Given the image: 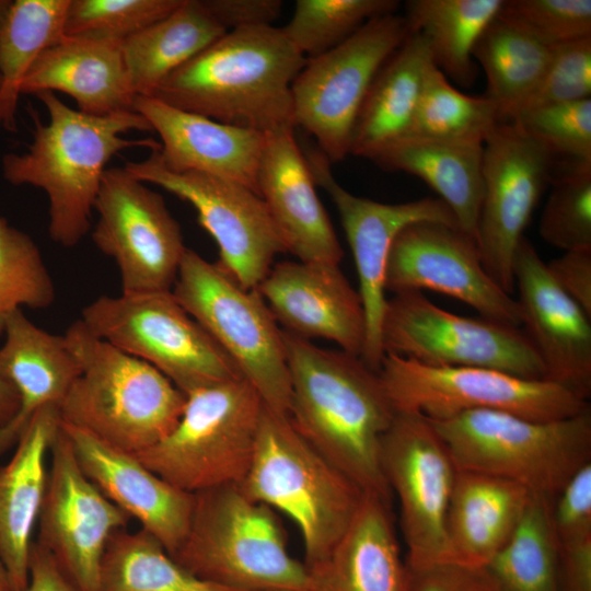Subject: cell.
<instances>
[{
  "label": "cell",
  "mask_w": 591,
  "mask_h": 591,
  "mask_svg": "<svg viewBox=\"0 0 591 591\" xmlns=\"http://www.w3.org/2000/svg\"><path fill=\"white\" fill-rule=\"evenodd\" d=\"M294 429L364 494L392 502L381 442L395 410L379 371L361 357L282 331Z\"/></svg>",
  "instance_id": "cell-1"
},
{
  "label": "cell",
  "mask_w": 591,
  "mask_h": 591,
  "mask_svg": "<svg viewBox=\"0 0 591 591\" xmlns=\"http://www.w3.org/2000/svg\"><path fill=\"white\" fill-rule=\"evenodd\" d=\"M45 105L44 124L32 112L33 141L24 153H7L2 174L12 185H31L45 192L49 202L48 233L63 246H76L91 230V216L106 165L130 148L159 150L151 138L128 139L131 130L152 131L135 111L91 116L73 109L54 92L35 94Z\"/></svg>",
  "instance_id": "cell-2"
},
{
  "label": "cell",
  "mask_w": 591,
  "mask_h": 591,
  "mask_svg": "<svg viewBox=\"0 0 591 591\" xmlns=\"http://www.w3.org/2000/svg\"><path fill=\"white\" fill-rule=\"evenodd\" d=\"M305 62L282 28L241 27L169 74L149 97L264 134L296 128L291 85Z\"/></svg>",
  "instance_id": "cell-3"
},
{
  "label": "cell",
  "mask_w": 591,
  "mask_h": 591,
  "mask_svg": "<svg viewBox=\"0 0 591 591\" xmlns=\"http://www.w3.org/2000/svg\"><path fill=\"white\" fill-rule=\"evenodd\" d=\"M63 337L80 372L60 405L62 424L132 454L172 431L186 395L164 374L97 337L81 320Z\"/></svg>",
  "instance_id": "cell-4"
},
{
  "label": "cell",
  "mask_w": 591,
  "mask_h": 591,
  "mask_svg": "<svg viewBox=\"0 0 591 591\" xmlns=\"http://www.w3.org/2000/svg\"><path fill=\"white\" fill-rule=\"evenodd\" d=\"M172 557L197 578L234 591H312L271 508L236 484L194 494L187 535Z\"/></svg>",
  "instance_id": "cell-5"
},
{
  "label": "cell",
  "mask_w": 591,
  "mask_h": 591,
  "mask_svg": "<svg viewBox=\"0 0 591 591\" xmlns=\"http://www.w3.org/2000/svg\"><path fill=\"white\" fill-rule=\"evenodd\" d=\"M240 487L253 500L281 510L297 523L305 566L331 553L364 495L294 429L287 415L266 405L254 456Z\"/></svg>",
  "instance_id": "cell-6"
},
{
  "label": "cell",
  "mask_w": 591,
  "mask_h": 591,
  "mask_svg": "<svg viewBox=\"0 0 591 591\" xmlns=\"http://www.w3.org/2000/svg\"><path fill=\"white\" fill-rule=\"evenodd\" d=\"M428 420L459 470L513 482L533 495L553 499L591 462L590 408L544 421L486 409Z\"/></svg>",
  "instance_id": "cell-7"
},
{
  "label": "cell",
  "mask_w": 591,
  "mask_h": 591,
  "mask_svg": "<svg viewBox=\"0 0 591 591\" xmlns=\"http://www.w3.org/2000/svg\"><path fill=\"white\" fill-rule=\"evenodd\" d=\"M264 405L244 378L198 389L186 395L172 431L135 455L188 494L240 485L254 456Z\"/></svg>",
  "instance_id": "cell-8"
},
{
  "label": "cell",
  "mask_w": 591,
  "mask_h": 591,
  "mask_svg": "<svg viewBox=\"0 0 591 591\" xmlns=\"http://www.w3.org/2000/svg\"><path fill=\"white\" fill-rule=\"evenodd\" d=\"M172 292L271 410L288 416L290 375L282 329L256 289L186 248Z\"/></svg>",
  "instance_id": "cell-9"
},
{
  "label": "cell",
  "mask_w": 591,
  "mask_h": 591,
  "mask_svg": "<svg viewBox=\"0 0 591 591\" xmlns=\"http://www.w3.org/2000/svg\"><path fill=\"white\" fill-rule=\"evenodd\" d=\"M80 320L97 337L158 369L185 395L243 378L172 290L101 296Z\"/></svg>",
  "instance_id": "cell-10"
},
{
  "label": "cell",
  "mask_w": 591,
  "mask_h": 591,
  "mask_svg": "<svg viewBox=\"0 0 591 591\" xmlns=\"http://www.w3.org/2000/svg\"><path fill=\"white\" fill-rule=\"evenodd\" d=\"M379 374L395 412L433 420L486 409L544 421L590 408L588 401L558 384L489 368L430 367L384 355Z\"/></svg>",
  "instance_id": "cell-11"
},
{
  "label": "cell",
  "mask_w": 591,
  "mask_h": 591,
  "mask_svg": "<svg viewBox=\"0 0 591 591\" xmlns=\"http://www.w3.org/2000/svg\"><path fill=\"white\" fill-rule=\"evenodd\" d=\"M384 355L430 367H479L545 380L543 363L519 327L441 309L420 291L386 300L381 323Z\"/></svg>",
  "instance_id": "cell-12"
},
{
  "label": "cell",
  "mask_w": 591,
  "mask_h": 591,
  "mask_svg": "<svg viewBox=\"0 0 591 591\" xmlns=\"http://www.w3.org/2000/svg\"><path fill=\"white\" fill-rule=\"evenodd\" d=\"M404 16H378L306 62L291 85L294 125L312 135L331 163L350 154L357 117L378 71L403 44Z\"/></svg>",
  "instance_id": "cell-13"
},
{
  "label": "cell",
  "mask_w": 591,
  "mask_h": 591,
  "mask_svg": "<svg viewBox=\"0 0 591 591\" xmlns=\"http://www.w3.org/2000/svg\"><path fill=\"white\" fill-rule=\"evenodd\" d=\"M91 236L115 262L123 293L171 291L186 246L163 197L125 167H107Z\"/></svg>",
  "instance_id": "cell-14"
},
{
  "label": "cell",
  "mask_w": 591,
  "mask_h": 591,
  "mask_svg": "<svg viewBox=\"0 0 591 591\" xmlns=\"http://www.w3.org/2000/svg\"><path fill=\"white\" fill-rule=\"evenodd\" d=\"M159 150H151L142 161H127L124 167L141 182L190 204L199 224L218 245V265L244 288L255 289L275 257L286 252L260 196L215 176L172 172L162 164Z\"/></svg>",
  "instance_id": "cell-15"
},
{
  "label": "cell",
  "mask_w": 591,
  "mask_h": 591,
  "mask_svg": "<svg viewBox=\"0 0 591 591\" xmlns=\"http://www.w3.org/2000/svg\"><path fill=\"white\" fill-rule=\"evenodd\" d=\"M382 472L399 506L408 566L445 561V521L459 468L431 422L395 412L381 442Z\"/></svg>",
  "instance_id": "cell-16"
},
{
  "label": "cell",
  "mask_w": 591,
  "mask_h": 591,
  "mask_svg": "<svg viewBox=\"0 0 591 591\" xmlns=\"http://www.w3.org/2000/svg\"><path fill=\"white\" fill-rule=\"evenodd\" d=\"M553 155L513 121H500L483 146L484 195L476 228L482 264L514 291L513 259L549 181Z\"/></svg>",
  "instance_id": "cell-17"
},
{
  "label": "cell",
  "mask_w": 591,
  "mask_h": 591,
  "mask_svg": "<svg viewBox=\"0 0 591 591\" xmlns=\"http://www.w3.org/2000/svg\"><path fill=\"white\" fill-rule=\"evenodd\" d=\"M49 454L36 542L51 554L78 591H100L107 542L114 532L126 529L130 517L82 472L61 425Z\"/></svg>",
  "instance_id": "cell-18"
},
{
  "label": "cell",
  "mask_w": 591,
  "mask_h": 591,
  "mask_svg": "<svg viewBox=\"0 0 591 591\" xmlns=\"http://www.w3.org/2000/svg\"><path fill=\"white\" fill-rule=\"evenodd\" d=\"M316 186L329 195L339 213L359 280L367 324L362 360L379 371L384 357L381 323L386 305L385 270L390 250L407 225L432 221L457 227L456 219L440 198H421L401 204H383L356 196L340 186L331 172V162L320 150L304 152Z\"/></svg>",
  "instance_id": "cell-19"
},
{
  "label": "cell",
  "mask_w": 591,
  "mask_h": 591,
  "mask_svg": "<svg viewBox=\"0 0 591 591\" xmlns=\"http://www.w3.org/2000/svg\"><path fill=\"white\" fill-rule=\"evenodd\" d=\"M433 290L462 301L482 317L522 326L521 308L485 270L477 244L460 228L420 221L404 228L392 243L385 291Z\"/></svg>",
  "instance_id": "cell-20"
},
{
  "label": "cell",
  "mask_w": 591,
  "mask_h": 591,
  "mask_svg": "<svg viewBox=\"0 0 591 591\" xmlns=\"http://www.w3.org/2000/svg\"><path fill=\"white\" fill-rule=\"evenodd\" d=\"M524 333L545 370V380L580 398L591 394V317L554 281L546 263L523 236L513 259Z\"/></svg>",
  "instance_id": "cell-21"
},
{
  "label": "cell",
  "mask_w": 591,
  "mask_h": 591,
  "mask_svg": "<svg viewBox=\"0 0 591 591\" xmlns=\"http://www.w3.org/2000/svg\"><path fill=\"white\" fill-rule=\"evenodd\" d=\"M285 332L335 343L361 357L367 335L358 290L339 265L285 260L273 265L255 288Z\"/></svg>",
  "instance_id": "cell-22"
},
{
  "label": "cell",
  "mask_w": 591,
  "mask_h": 591,
  "mask_svg": "<svg viewBox=\"0 0 591 591\" xmlns=\"http://www.w3.org/2000/svg\"><path fill=\"white\" fill-rule=\"evenodd\" d=\"M294 127L266 132L257 174L263 199L286 252L301 262L339 265L344 252L322 205Z\"/></svg>",
  "instance_id": "cell-23"
},
{
  "label": "cell",
  "mask_w": 591,
  "mask_h": 591,
  "mask_svg": "<svg viewBox=\"0 0 591 591\" xmlns=\"http://www.w3.org/2000/svg\"><path fill=\"white\" fill-rule=\"evenodd\" d=\"M60 425L86 477L130 518H136L171 556L174 555L190 525L194 495L164 480L135 454L83 429Z\"/></svg>",
  "instance_id": "cell-24"
},
{
  "label": "cell",
  "mask_w": 591,
  "mask_h": 591,
  "mask_svg": "<svg viewBox=\"0 0 591 591\" xmlns=\"http://www.w3.org/2000/svg\"><path fill=\"white\" fill-rule=\"evenodd\" d=\"M134 109L160 136L159 155L167 170L215 176L258 194L264 132L220 123L149 96H137Z\"/></svg>",
  "instance_id": "cell-25"
},
{
  "label": "cell",
  "mask_w": 591,
  "mask_h": 591,
  "mask_svg": "<svg viewBox=\"0 0 591 591\" xmlns=\"http://www.w3.org/2000/svg\"><path fill=\"white\" fill-rule=\"evenodd\" d=\"M62 92L78 111L108 116L134 109L137 97L121 50V42L65 36L34 62L21 94Z\"/></svg>",
  "instance_id": "cell-26"
},
{
  "label": "cell",
  "mask_w": 591,
  "mask_h": 591,
  "mask_svg": "<svg viewBox=\"0 0 591 591\" xmlns=\"http://www.w3.org/2000/svg\"><path fill=\"white\" fill-rule=\"evenodd\" d=\"M0 347V372L15 389L18 414L0 427V455L16 444L42 409L60 405L80 369L63 335L35 325L23 312L12 313Z\"/></svg>",
  "instance_id": "cell-27"
},
{
  "label": "cell",
  "mask_w": 591,
  "mask_h": 591,
  "mask_svg": "<svg viewBox=\"0 0 591 591\" xmlns=\"http://www.w3.org/2000/svg\"><path fill=\"white\" fill-rule=\"evenodd\" d=\"M58 406L42 409L20 437L11 460L0 465V558L12 591L28 583L32 532L45 496L46 454L60 427Z\"/></svg>",
  "instance_id": "cell-28"
},
{
  "label": "cell",
  "mask_w": 591,
  "mask_h": 591,
  "mask_svg": "<svg viewBox=\"0 0 591 591\" xmlns=\"http://www.w3.org/2000/svg\"><path fill=\"white\" fill-rule=\"evenodd\" d=\"M392 502L364 494L331 553L306 566L312 591H405L407 565L393 523Z\"/></svg>",
  "instance_id": "cell-29"
},
{
  "label": "cell",
  "mask_w": 591,
  "mask_h": 591,
  "mask_svg": "<svg viewBox=\"0 0 591 591\" xmlns=\"http://www.w3.org/2000/svg\"><path fill=\"white\" fill-rule=\"evenodd\" d=\"M533 494L519 484L459 470L445 521V561L485 568L521 520Z\"/></svg>",
  "instance_id": "cell-30"
},
{
  "label": "cell",
  "mask_w": 591,
  "mask_h": 591,
  "mask_svg": "<svg viewBox=\"0 0 591 591\" xmlns=\"http://www.w3.org/2000/svg\"><path fill=\"white\" fill-rule=\"evenodd\" d=\"M432 63L425 37L409 32L370 85L356 120L350 154L372 160L407 136Z\"/></svg>",
  "instance_id": "cell-31"
},
{
  "label": "cell",
  "mask_w": 591,
  "mask_h": 591,
  "mask_svg": "<svg viewBox=\"0 0 591 591\" xmlns=\"http://www.w3.org/2000/svg\"><path fill=\"white\" fill-rule=\"evenodd\" d=\"M483 146L405 138L371 161L386 171L422 179L447 204L459 228L476 242L484 195Z\"/></svg>",
  "instance_id": "cell-32"
},
{
  "label": "cell",
  "mask_w": 591,
  "mask_h": 591,
  "mask_svg": "<svg viewBox=\"0 0 591 591\" xmlns=\"http://www.w3.org/2000/svg\"><path fill=\"white\" fill-rule=\"evenodd\" d=\"M228 31L205 0H183L169 15L121 42L137 96H150L172 72Z\"/></svg>",
  "instance_id": "cell-33"
},
{
  "label": "cell",
  "mask_w": 591,
  "mask_h": 591,
  "mask_svg": "<svg viewBox=\"0 0 591 591\" xmlns=\"http://www.w3.org/2000/svg\"><path fill=\"white\" fill-rule=\"evenodd\" d=\"M503 0H409L405 20L409 32L427 40L437 68L457 84H474L477 68L473 48Z\"/></svg>",
  "instance_id": "cell-34"
},
{
  "label": "cell",
  "mask_w": 591,
  "mask_h": 591,
  "mask_svg": "<svg viewBox=\"0 0 591 591\" xmlns=\"http://www.w3.org/2000/svg\"><path fill=\"white\" fill-rule=\"evenodd\" d=\"M552 53L553 47L499 14L482 33L473 58L485 72V95L497 106L501 121L509 120L536 86Z\"/></svg>",
  "instance_id": "cell-35"
},
{
  "label": "cell",
  "mask_w": 591,
  "mask_h": 591,
  "mask_svg": "<svg viewBox=\"0 0 591 591\" xmlns=\"http://www.w3.org/2000/svg\"><path fill=\"white\" fill-rule=\"evenodd\" d=\"M70 0H14L0 23V128L16 131L22 82L48 47L65 37Z\"/></svg>",
  "instance_id": "cell-36"
},
{
  "label": "cell",
  "mask_w": 591,
  "mask_h": 591,
  "mask_svg": "<svg viewBox=\"0 0 591 591\" xmlns=\"http://www.w3.org/2000/svg\"><path fill=\"white\" fill-rule=\"evenodd\" d=\"M552 500L533 495L517 528L485 567L497 591H560Z\"/></svg>",
  "instance_id": "cell-37"
},
{
  "label": "cell",
  "mask_w": 591,
  "mask_h": 591,
  "mask_svg": "<svg viewBox=\"0 0 591 591\" xmlns=\"http://www.w3.org/2000/svg\"><path fill=\"white\" fill-rule=\"evenodd\" d=\"M100 591H234L204 581L182 567L144 529L118 530L101 564Z\"/></svg>",
  "instance_id": "cell-38"
},
{
  "label": "cell",
  "mask_w": 591,
  "mask_h": 591,
  "mask_svg": "<svg viewBox=\"0 0 591 591\" xmlns=\"http://www.w3.org/2000/svg\"><path fill=\"white\" fill-rule=\"evenodd\" d=\"M500 121L498 108L490 99L459 91L433 62L426 73L416 114L405 138L483 146Z\"/></svg>",
  "instance_id": "cell-39"
},
{
  "label": "cell",
  "mask_w": 591,
  "mask_h": 591,
  "mask_svg": "<svg viewBox=\"0 0 591 591\" xmlns=\"http://www.w3.org/2000/svg\"><path fill=\"white\" fill-rule=\"evenodd\" d=\"M398 5L395 0H298L281 28L309 59L341 44L370 20L395 13Z\"/></svg>",
  "instance_id": "cell-40"
},
{
  "label": "cell",
  "mask_w": 591,
  "mask_h": 591,
  "mask_svg": "<svg viewBox=\"0 0 591 591\" xmlns=\"http://www.w3.org/2000/svg\"><path fill=\"white\" fill-rule=\"evenodd\" d=\"M55 298V285L38 246L0 216V338L12 313L22 308H48Z\"/></svg>",
  "instance_id": "cell-41"
},
{
  "label": "cell",
  "mask_w": 591,
  "mask_h": 591,
  "mask_svg": "<svg viewBox=\"0 0 591 591\" xmlns=\"http://www.w3.org/2000/svg\"><path fill=\"white\" fill-rule=\"evenodd\" d=\"M183 0H70L65 36L124 42L172 13Z\"/></svg>",
  "instance_id": "cell-42"
},
{
  "label": "cell",
  "mask_w": 591,
  "mask_h": 591,
  "mask_svg": "<svg viewBox=\"0 0 591 591\" xmlns=\"http://www.w3.org/2000/svg\"><path fill=\"white\" fill-rule=\"evenodd\" d=\"M538 230L564 252L591 247V163H575L554 183Z\"/></svg>",
  "instance_id": "cell-43"
},
{
  "label": "cell",
  "mask_w": 591,
  "mask_h": 591,
  "mask_svg": "<svg viewBox=\"0 0 591 591\" xmlns=\"http://www.w3.org/2000/svg\"><path fill=\"white\" fill-rule=\"evenodd\" d=\"M510 120L553 157L591 163V99L537 107Z\"/></svg>",
  "instance_id": "cell-44"
},
{
  "label": "cell",
  "mask_w": 591,
  "mask_h": 591,
  "mask_svg": "<svg viewBox=\"0 0 591 591\" xmlns=\"http://www.w3.org/2000/svg\"><path fill=\"white\" fill-rule=\"evenodd\" d=\"M499 15L549 47L591 37L590 0H503Z\"/></svg>",
  "instance_id": "cell-45"
},
{
  "label": "cell",
  "mask_w": 591,
  "mask_h": 591,
  "mask_svg": "<svg viewBox=\"0 0 591 591\" xmlns=\"http://www.w3.org/2000/svg\"><path fill=\"white\" fill-rule=\"evenodd\" d=\"M590 95L591 37H588L553 47L542 78L511 118L537 107L587 100Z\"/></svg>",
  "instance_id": "cell-46"
},
{
  "label": "cell",
  "mask_w": 591,
  "mask_h": 591,
  "mask_svg": "<svg viewBox=\"0 0 591 591\" xmlns=\"http://www.w3.org/2000/svg\"><path fill=\"white\" fill-rule=\"evenodd\" d=\"M407 570L405 591H497L486 568L439 561Z\"/></svg>",
  "instance_id": "cell-47"
},
{
  "label": "cell",
  "mask_w": 591,
  "mask_h": 591,
  "mask_svg": "<svg viewBox=\"0 0 591 591\" xmlns=\"http://www.w3.org/2000/svg\"><path fill=\"white\" fill-rule=\"evenodd\" d=\"M546 267L559 288L591 317V247L566 251Z\"/></svg>",
  "instance_id": "cell-48"
},
{
  "label": "cell",
  "mask_w": 591,
  "mask_h": 591,
  "mask_svg": "<svg viewBox=\"0 0 591 591\" xmlns=\"http://www.w3.org/2000/svg\"><path fill=\"white\" fill-rule=\"evenodd\" d=\"M218 22L229 32L232 30L273 25L282 9L280 0H205Z\"/></svg>",
  "instance_id": "cell-49"
},
{
  "label": "cell",
  "mask_w": 591,
  "mask_h": 591,
  "mask_svg": "<svg viewBox=\"0 0 591 591\" xmlns=\"http://www.w3.org/2000/svg\"><path fill=\"white\" fill-rule=\"evenodd\" d=\"M557 545L560 591H591V537Z\"/></svg>",
  "instance_id": "cell-50"
},
{
  "label": "cell",
  "mask_w": 591,
  "mask_h": 591,
  "mask_svg": "<svg viewBox=\"0 0 591 591\" xmlns=\"http://www.w3.org/2000/svg\"><path fill=\"white\" fill-rule=\"evenodd\" d=\"M23 591H78L51 554L33 542L28 559V583Z\"/></svg>",
  "instance_id": "cell-51"
},
{
  "label": "cell",
  "mask_w": 591,
  "mask_h": 591,
  "mask_svg": "<svg viewBox=\"0 0 591 591\" xmlns=\"http://www.w3.org/2000/svg\"><path fill=\"white\" fill-rule=\"evenodd\" d=\"M20 399L11 382L0 372V427L8 424L19 412Z\"/></svg>",
  "instance_id": "cell-52"
},
{
  "label": "cell",
  "mask_w": 591,
  "mask_h": 591,
  "mask_svg": "<svg viewBox=\"0 0 591 591\" xmlns=\"http://www.w3.org/2000/svg\"><path fill=\"white\" fill-rule=\"evenodd\" d=\"M0 591H12L7 569L0 558Z\"/></svg>",
  "instance_id": "cell-53"
},
{
  "label": "cell",
  "mask_w": 591,
  "mask_h": 591,
  "mask_svg": "<svg viewBox=\"0 0 591 591\" xmlns=\"http://www.w3.org/2000/svg\"><path fill=\"white\" fill-rule=\"evenodd\" d=\"M11 0H0V23L3 19V15L9 7Z\"/></svg>",
  "instance_id": "cell-54"
},
{
  "label": "cell",
  "mask_w": 591,
  "mask_h": 591,
  "mask_svg": "<svg viewBox=\"0 0 591 591\" xmlns=\"http://www.w3.org/2000/svg\"><path fill=\"white\" fill-rule=\"evenodd\" d=\"M0 88H1V77H0Z\"/></svg>",
  "instance_id": "cell-55"
}]
</instances>
